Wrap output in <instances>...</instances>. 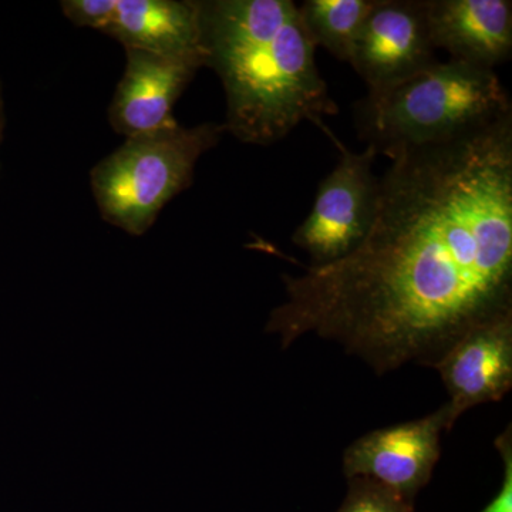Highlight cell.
Listing matches in <instances>:
<instances>
[{
    "label": "cell",
    "mask_w": 512,
    "mask_h": 512,
    "mask_svg": "<svg viewBox=\"0 0 512 512\" xmlns=\"http://www.w3.org/2000/svg\"><path fill=\"white\" fill-rule=\"evenodd\" d=\"M389 158L363 241L282 275L285 299L265 326L282 349L315 335L383 376L433 366L468 330L512 311V113Z\"/></svg>",
    "instance_id": "obj_1"
},
{
    "label": "cell",
    "mask_w": 512,
    "mask_h": 512,
    "mask_svg": "<svg viewBox=\"0 0 512 512\" xmlns=\"http://www.w3.org/2000/svg\"><path fill=\"white\" fill-rule=\"evenodd\" d=\"M201 29L205 66L227 96L225 131L242 143L269 146L338 114L292 0L201 2Z\"/></svg>",
    "instance_id": "obj_2"
},
{
    "label": "cell",
    "mask_w": 512,
    "mask_h": 512,
    "mask_svg": "<svg viewBox=\"0 0 512 512\" xmlns=\"http://www.w3.org/2000/svg\"><path fill=\"white\" fill-rule=\"evenodd\" d=\"M360 137L389 157L404 147L439 143L512 113L495 70L448 59L434 62L356 104Z\"/></svg>",
    "instance_id": "obj_3"
},
{
    "label": "cell",
    "mask_w": 512,
    "mask_h": 512,
    "mask_svg": "<svg viewBox=\"0 0 512 512\" xmlns=\"http://www.w3.org/2000/svg\"><path fill=\"white\" fill-rule=\"evenodd\" d=\"M224 133V124H178L126 138L90 174L103 220L136 237L146 234L165 205L190 187L198 160Z\"/></svg>",
    "instance_id": "obj_4"
},
{
    "label": "cell",
    "mask_w": 512,
    "mask_h": 512,
    "mask_svg": "<svg viewBox=\"0 0 512 512\" xmlns=\"http://www.w3.org/2000/svg\"><path fill=\"white\" fill-rule=\"evenodd\" d=\"M339 147L338 164L320 181L311 212L292 235L293 244L311 256L313 266L345 258L363 241L375 218L376 147L367 144L360 153Z\"/></svg>",
    "instance_id": "obj_5"
},
{
    "label": "cell",
    "mask_w": 512,
    "mask_h": 512,
    "mask_svg": "<svg viewBox=\"0 0 512 512\" xmlns=\"http://www.w3.org/2000/svg\"><path fill=\"white\" fill-rule=\"evenodd\" d=\"M446 406L421 419L370 431L343 454L346 478L365 477L414 500L440 460V437L450 431Z\"/></svg>",
    "instance_id": "obj_6"
},
{
    "label": "cell",
    "mask_w": 512,
    "mask_h": 512,
    "mask_svg": "<svg viewBox=\"0 0 512 512\" xmlns=\"http://www.w3.org/2000/svg\"><path fill=\"white\" fill-rule=\"evenodd\" d=\"M434 50L424 0H375L349 64L367 93L382 92L437 62Z\"/></svg>",
    "instance_id": "obj_7"
},
{
    "label": "cell",
    "mask_w": 512,
    "mask_h": 512,
    "mask_svg": "<svg viewBox=\"0 0 512 512\" xmlns=\"http://www.w3.org/2000/svg\"><path fill=\"white\" fill-rule=\"evenodd\" d=\"M431 367L446 386L451 429L467 410L500 402L512 387V311L468 330Z\"/></svg>",
    "instance_id": "obj_8"
},
{
    "label": "cell",
    "mask_w": 512,
    "mask_h": 512,
    "mask_svg": "<svg viewBox=\"0 0 512 512\" xmlns=\"http://www.w3.org/2000/svg\"><path fill=\"white\" fill-rule=\"evenodd\" d=\"M126 57L109 110L114 131L130 138L178 126L175 103L204 63L138 49H126Z\"/></svg>",
    "instance_id": "obj_9"
},
{
    "label": "cell",
    "mask_w": 512,
    "mask_h": 512,
    "mask_svg": "<svg viewBox=\"0 0 512 512\" xmlns=\"http://www.w3.org/2000/svg\"><path fill=\"white\" fill-rule=\"evenodd\" d=\"M434 49L451 60L495 70L512 55L510 0H424Z\"/></svg>",
    "instance_id": "obj_10"
},
{
    "label": "cell",
    "mask_w": 512,
    "mask_h": 512,
    "mask_svg": "<svg viewBox=\"0 0 512 512\" xmlns=\"http://www.w3.org/2000/svg\"><path fill=\"white\" fill-rule=\"evenodd\" d=\"M106 35L126 49L165 57L198 59L202 49L201 2L191 0H117Z\"/></svg>",
    "instance_id": "obj_11"
},
{
    "label": "cell",
    "mask_w": 512,
    "mask_h": 512,
    "mask_svg": "<svg viewBox=\"0 0 512 512\" xmlns=\"http://www.w3.org/2000/svg\"><path fill=\"white\" fill-rule=\"evenodd\" d=\"M375 0H305L298 5L313 45L349 64L353 45Z\"/></svg>",
    "instance_id": "obj_12"
},
{
    "label": "cell",
    "mask_w": 512,
    "mask_h": 512,
    "mask_svg": "<svg viewBox=\"0 0 512 512\" xmlns=\"http://www.w3.org/2000/svg\"><path fill=\"white\" fill-rule=\"evenodd\" d=\"M348 483V494L338 512H416L414 500L370 478H348Z\"/></svg>",
    "instance_id": "obj_13"
},
{
    "label": "cell",
    "mask_w": 512,
    "mask_h": 512,
    "mask_svg": "<svg viewBox=\"0 0 512 512\" xmlns=\"http://www.w3.org/2000/svg\"><path fill=\"white\" fill-rule=\"evenodd\" d=\"M64 16L80 28L106 32L113 22L117 0H63Z\"/></svg>",
    "instance_id": "obj_14"
},
{
    "label": "cell",
    "mask_w": 512,
    "mask_h": 512,
    "mask_svg": "<svg viewBox=\"0 0 512 512\" xmlns=\"http://www.w3.org/2000/svg\"><path fill=\"white\" fill-rule=\"evenodd\" d=\"M504 463V478L500 491L480 512H512V430L511 424L494 441Z\"/></svg>",
    "instance_id": "obj_15"
},
{
    "label": "cell",
    "mask_w": 512,
    "mask_h": 512,
    "mask_svg": "<svg viewBox=\"0 0 512 512\" xmlns=\"http://www.w3.org/2000/svg\"><path fill=\"white\" fill-rule=\"evenodd\" d=\"M3 124H5V119H3L2 90H0V143H2Z\"/></svg>",
    "instance_id": "obj_16"
}]
</instances>
